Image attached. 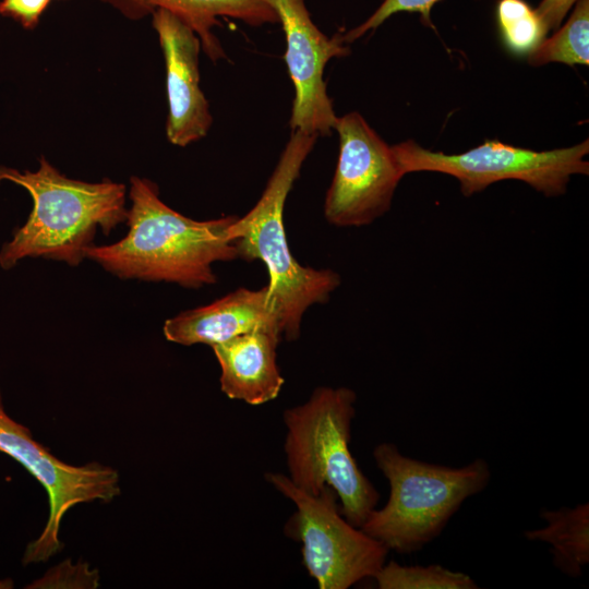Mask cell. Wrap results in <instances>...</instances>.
Segmentation results:
<instances>
[{
	"label": "cell",
	"instance_id": "obj_20",
	"mask_svg": "<svg viewBox=\"0 0 589 589\" xmlns=\"http://www.w3.org/2000/svg\"><path fill=\"white\" fill-rule=\"evenodd\" d=\"M49 3L50 0H1L0 14L13 19L24 28L33 29Z\"/></svg>",
	"mask_w": 589,
	"mask_h": 589
},
{
	"label": "cell",
	"instance_id": "obj_4",
	"mask_svg": "<svg viewBox=\"0 0 589 589\" xmlns=\"http://www.w3.org/2000/svg\"><path fill=\"white\" fill-rule=\"evenodd\" d=\"M373 458L389 483V496L360 527L389 551H421L437 538L462 503L490 483V464L477 458L454 468L408 457L393 443H381Z\"/></svg>",
	"mask_w": 589,
	"mask_h": 589
},
{
	"label": "cell",
	"instance_id": "obj_19",
	"mask_svg": "<svg viewBox=\"0 0 589 589\" xmlns=\"http://www.w3.org/2000/svg\"><path fill=\"white\" fill-rule=\"evenodd\" d=\"M440 0H383L378 8L360 25L342 35L345 43H351L365 33L378 27L389 16L398 12L420 13L424 23L430 24L432 7Z\"/></svg>",
	"mask_w": 589,
	"mask_h": 589
},
{
	"label": "cell",
	"instance_id": "obj_18",
	"mask_svg": "<svg viewBox=\"0 0 589 589\" xmlns=\"http://www.w3.org/2000/svg\"><path fill=\"white\" fill-rule=\"evenodd\" d=\"M496 19L505 47L515 55H529L549 32L537 10L525 0H498Z\"/></svg>",
	"mask_w": 589,
	"mask_h": 589
},
{
	"label": "cell",
	"instance_id": "obj_5",
	"mask_svg": "<svg viewBox=\"0 0 589 589\" xmlns=\"http://www.w3.org/2000/svg\"><path fill=\"white\" fill-rule=\"evenodd\" d=\"M356 400L350 388L320 386L304 404L285 409L283 420L290 481L314 495L324 485L333 488L344 517L360 528L380 494L349 449Z\"/></svg>",
	"mask_w": 589,
	"mask_h": 589
},
{
	"label": "cell",
	"instance_id": "obj_10",
	"mask_svg": "<svg viewBox=\"0 0 589 589\" xmlns=\"http://www.w3.org/2000/svg\"><path fill=\"white\" fill-rule=\"evenodd\" d=\"M275 11L285 39V62L294 88L289 125L317 136L333 133L338 117L327 94L324 69L333 58L350 53L342 34L326 36L312 21L304 0H266Z\"/></svg>",
	"mask_w": 589,
	"mask_h": 589
},
{
	"label": "cell",
	"instance_id": "obj_11",
	"mask_svg": "<svg viewBox=\"0 0 589 589\" xmlns=\"http://www.w3.org/2000/svg\"><path fill=\"white\" fill-rule=\"evenodd\" d=\"M152 17L166 63V135L171 144L187 146L206 136L213 123L200 86L201 40L189 25L166 10H156Z\"/></svg>",
	"mask_w": 589,
	"mask_h": 589
},
{
	"label": "cell",
	"instance_id": "obj_15",
	"mask_svg": "<svg viewBox=\"0 0 589 589\" xmlns=\"http://www.w3.org/2000/svg\"><path fill=\"white\" fill-rule=\"evenodd\" d=\"M540 517L545 526L526 530L524 537L549 544L554 566L568 577H580L589 563V504L543 509Z\"/></svg>",
	"mask_w": 589,
	"mask_h": 589
},
{
	"label": "cell",
	"instance_id": "obj_17",
	"mask_svg": "<svg viewBox=\"0 0 589 589\" xmlns=\"http://www.w3.org/2000/svg\"><path fill=\"white\" fill-rule=\"evenodd\" d=\"M380 589H476L468 574L448 569L440 564L400 565L385 562L373 577Z\"/></svg>",
	"mask_w": 589,
	"mask_h": 589
},
{
	"label": "cell",
	"instance_id": "obj_13",
	"mask_svg": "<svg viewBox=\"0 0 589 589\" xmlns=\"http://www.w3.org/2000/svg\"><path fill=\"white\" fill-rule=\"evenodd\" d=\"M281 337L278 332L255 330L213 345L221 392L254 406L275 399L285 383L277 364Z\"/></svg>",
	"mask_w": 589,
	"mask_h": 589
},
{
	"label": "cell",
	"instance_id": "obj_8",
	"mask_svg": "<svg viewBox=\"0 0 589 589\" xmlns=\"http://www.w3.org/2000/svg\"><path fill=\"white\" fill-rule=\"evenodd\" d=\"M0 450L20 462L46 490L49 516L39 537L29 542L23 564L48 561L61 549L60 524L80 503L110 502L120 494L119 473L99 462L72 466L56 458L33 438L28 428L5 411L0 392Z\"/></svg>",
	"mask_w": 589,
	"mask_h": 589
},
{
	"label": "cell",
	"instance_id": "obj_12",
	"mask_svg": "<svg viewBox=\"0 0 589 589\" xmlns=\"http://www.w3.org/2000/svg\"><path fill=\"white\" fill-rule=\"evenodd\" d=\"M255 330L281 334L279 313L268 285L260 290L239 288L207 305L181 312L164 324L167 340L184 346L212 347Z\"/></svg>",
	"mask_w": 589,
	"mask_h": 589
},
{
	"label": "cell",
	"instance_id": "obj_14",
	"mask_svg": "<svg viewBox=\"0 0 589 589\" xmlns=\"http://www.w3.org/2000/svg\"><path fill=\"white\" fill-rule=\"evenodd\" d=\"M130 20H141L156 10H166L189 25L201 40L202 49L212 61L226 58L216 35L220 19H233L259 27L278 23L266 0H101Z\"/></svg>",
	"mask_w": 589,
	"mask_h": 589
},
{
	"label": "cell",
	"instance_id": "obj_21",
	"mask_svg": "<svg viewBox=\"0 0 589 589\" xmlns=\"http://www.w3.org/2000/svg\"><path fill=\"white\" fill-rule=\"evenodd\" d=\"M578 0H542L536 8L548 29H556Z\"/></svg>",
	"mask_w": 589,
	"mask_h": 589
},
{
	"label": "cell",
	"instance_id": "obj_9",
	"mask_svg": "<svg viewBox=\"0 0 589 589\" xmlns=\"http://www.w3.org/2000/svg\"><path fill=\"white\" fill-rule=\"evenodd\" d=\"M339 154L324 215L338 227H360L384 215L405 176L393 147L356 111L337 119Z\"/></svg>",
	"mask_w": 589,
	"mask_h": 589
},
{
	"label": "cell",
	"instance_id": "obj_16",
	"mask_svg": "<svg viewBox=\"0 0 589 589\" xmlns=\"http://www.w3.org/2000/svg\"><path fill=\"white\" fill-rule=\"evenodd\" d=\"M533 67L549 62L589 64V0H578L567 22L528 55Z\"/></svg>",
	"mask_w": 589,
	"mask_h": 589
},
{
	"label": "cell",
	"instance_id": "obj_3",
	"mask_svg": "<svg viewBox=\"0 0 589 589\" xmlns=\"http://www.w3.org/2000/svg\"><path fill=\"white\" fill-rule=\"evenodd\" d=\"M316 134L292 132L257 203L229 226L239 259L262 261L268 271L269 291L275 300L281 334L296 340L305 311L325 303L340 285L332 269L300 265L291 254L284 225V206L303 163L312 152Z\"/></svg>",
	"mask_w": 589,
	"mask_h": 589
},
{
	"label": "cell",
	"instance_id": "obj_7",
	"mask_svg": "<svg viewBox=\"0 0 589 589\" xmlns=\"http://www.w3.org/2000/svg\"><path fill=\"white\" fill-rule=\"evenodd\" d=\"M393 147L404 175L432 171L449 175L470 196L503 180L528 183L545 196L565 193L572 176L588 175L589 141L570 147L536 152L488 140L461 154L447 155L426 149L409 140Z\"/></svg>",
	"mask_w": 589,
	"mask_h": 589
},
{
	"label": "cell",
	"instance_id": "obj_1",
	"mask_svg": "<svg viewBox=\"0 0 589 589\" xmlns=\"http://www.w3.org/2000/svg\"><path fill=\"white\" fill-rule=\"evenodd\" d=\"M127 236L108 245H92L86 259L120 278L176 283L187 288L213 285L216 262L239 259L229 226L238 216L199 221L165 204L157 185L132 177Z\"/></svg>",
	"mask_w": 589,
	"mask_h": 589
},
{
	"label": "cell",
	"instance_id": "obj_2",
	"mask_svg": "<svg viewBox=\"0 0 589 589\" xmlns=\"http://www.w3.org/2000/svg\"><path fill=\"white\" fill-rule=\"evenodd\" d=\"M28 191L33 209L0 251V266L12 268L25 257L79 265L94 245L97 229L109 235L127 220L125 187L111 180L85 182L62 175L44 157L36 171L0 166V181Z\"/></svg>",
	"mask_w": 589,
	"mask_h": 589
},
{
	"label": "cell",
	"instance_id": "obj_6",
	"mask_svg": "<svg viewBox=\"0 0 589 589\" xmlns=\"http://www.w3.org/2000/svg\"><path fill=\"white\" fill-rule=\"evenodd\" d=\"M265 480L296 505L285 534L301 542L302 563L320 589H347L384 565L389 550L344 517L333 488L314 495L283 473L266 472Z\"/></svg>",
	"mask_w": 589,
	"mask_h": 589
}]
</instances>
